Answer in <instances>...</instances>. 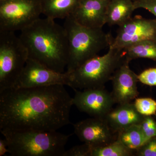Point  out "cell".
I'll return each mask as SVG.
<instances>
[{"label": "cell", "instance_id": "obj_1", "mask_svg": "<svg viewBox=\"0 0 156 156\" xmlns=\"http://www.w3.org/2000/svg\"><path fill=\"white\" fill-rule=\"evenodd\" d=\"M73 105L64 85L12 88L0 92V131H57Z\"/></svg>", "mask_w": 156, "mask_h": 156}, {"label": "cell", "instance_id": "obj_2", "mask_svg": "<svg viewBox=\"0 0 156 156\" xmlns=\"http://www.w3.org/2000/svg\"><path fill=\"white\" fill-rule=\"evenodd\" d=\"M19 37L27 50L29 58L57 72H65L69 46L64 27L48 17L39 18L22 30Z\"/></svg>", "mask_w": 156, "mask_h": 156}, {"label": "cell", "instance_id": "obj_3", "mask_svg": "<svg viewBox=\"0 0 156 156\" xmlns=\"http://www.w3.org/2000/svg\"><path fill=\"white\" fill-rule=\"evenodd\" d=\"M0 131L13 156H63L72 135L57 131Z\"/></svg>", "mask_w": 156, "mask_h": 156}, {"label": "cell", "instance_id": "obj_4", "mask_svg": "<svg viewBox=\"0 0 156 156\" xmlns=\"http://www.w3.org/2000/svg\"><path fill=\"white\" fill-rule=\"evenodd\" d=\"M63 27L69 41V60L66 72L70 73L87 60L98 56L112 40L110 33L102 28H89L77 23L71 15L65 18Z\"/></svg>", "mask_w": 156, "mask_h": 156}, {"label": "cell", "instance_id": "obj_5", "mask_svg": "<svg viewBox=\"0 0 156 156\" xmlns=\"http://www.w3.org/2000/svg\"><path fill=\"white\" fill-rule=\"evenodd\" d=\"M125 60L122 49L109 47L106 54L90 58L71 73H68V86L73 89L82 90L105 87Z\"/></svg>", "mask_w": 156, "mask_h": 156}, {"label": "cell", "instance_id": "obj_6", "mask_svg": "<svg viewBox=\"0 0 156 156\" xmlns=\"http://www.w3.org/2000/svg\"><path fill=\"white\" fill-rule=\"evenodd\" d=\"M28 58L26 48L14 32L0 31V92L14 88Z\"/></svg>", "mask_w": 156, "mask_h": 156}, {"label": "cell", "instance_id": "obj_7", "mask_svg": "<svg viewBox=\"0 0 156 156\" xmlns=\"http://www.w3.org/2000/svg\"><path fill=\"white\" fill-rule=\"evenodd\" d=\"M41 0L0 2V31H21L40 18Z\"/></svg>", "mask_w": 156, "mask_h": 156}, {"label": "cell", "instance_id": "obj_8", "mask_svg": "<svg viewBox=\"0 0 156 156\" xmlns=\"http://www.w3.org/2000/svg\"><path fill=\"white\" fill-rule=\"evenodd\" d=\"M146 40L156 41V19L136 16L119 26L116 35L113 37L109 47L123 49Z\"/></svg>", "mask_w": 156, "mask_h": 156}, {"label": "cell", "instance_id": "obj_9", "mask_svg": "<svg viewBox=\"0 0 156 156\" xmlns=\"http://www.w3.org/2000/svg\"><path fill=\"white\" fill-rule=\"evenodd\" d=\"M69 80V74L66 72H57L28 58L14 88H34L55 85L68 86Z\"/></svg>", "mask_w": 156, "mask_h": 156}, {"label": "cell", "instance_id": "obj_10", "mask_svg": "<svg viewBox=\"0 0 156 156\" xmlns=\"http://www.w3.org/2000/svg\"><path fill=\"white\" fill-rule=\"evenodd\" d=\"M74 90L73 105L93 118L104 119L115 104L111 92L105 87Z\"/></svg>", "mask_w": 156, "mask_h": 156}, {"label": "cell", "instance_id": "obj_11", "mask_svg": "<svg viewBox=\"0 0 156 156\" xmlns=\"http://www.w3.org/2000/svg\"><path fill=\"white\" fill-rule=\"evenodd\" d=\"M75 134L82 142L93 148L107 145L116 140L115 133L104 119L93 118L73 125Z\"/></svg>", "mask_w": 156, "mask_h": 156}, {"label": "cell", "instance_id": "obj_12", "mask_svg": "<svg viewBox=\"0 0 156 156\" xmlns=\"http://www.w3.org/2000/svg\"><path fill=\"white\" fill-rule=\"evenodd\" d=\"M129 62L125 59L114 73L111 80L112 84L111 92L115 103H130L138 96L137 75L130 68Z\"/></svg>", "mask_w": 156, "mask_h": 156}, {"label": "cell", "instance_id": "obj_13", "mask_svg": "<svg viewBox=\"0 0 156 156\" xmlns=\"http://www.w3.org/2000/svg\"><path fill=\"white\" fill-rule=\"evenodd\" d=\"M109 1L80 0L71 16L81 25L89 28H103L106 24L107 9Z\"/></svg>", "mask_w": 156, "mask_h": 156}, {"label": "cell", "instance_id": "obj_14", "mask_svg": "<svg viewBox=\"0 0 156 156\" xmlns=\"http://www.w3.org/2000/svg\"><path fill=\"white\" fill-rule=\"evenodd\" d=\"M144 116L136 110L134 104H119L113 108L105 119L112 130L118 134L120 131L135 125H139Z\"/></svg>", "mask_w": 156, "mask_h": 156}, {"label": "cell", "instance_id": "obj_15", "mask_svg": "<svg viewBox=\"0 0 156 156\" xmlns=\"http://www.w3.org/2000/svg\"><path fill=\"white\" fill-rule=\"evenodd\" d=\"M135 10L132 0H111L107 9L106 23L120 26L131 18Z\"/></svg>", "mask_w": 156, "mask_h": 156}, {"label": "cell", "instance_id": "obj_16", "mask_svg": "<svg viewBox=\"0 0 156 156\" xmlns=\"http://www.w3.org/2000/svg\"><path fill=\"white\" fill-rule=\"evenodd\" d=\"M42 14L55 19H65L71 15L80 0H41Z\"/></svg>", "mask_w": 156, "mask_h": 156}, {"label": "cell", "instance_id": "obj_17", "mask_svg": "<svg viewBox=\"0 0 156 156\" xmlns=\"http://www.w3.org/2000/svg\"><path fill=\"white\" fill-rule=\"evenodd\" d=\"M125 59L146 58L156 60V41L146 40L130 45L122 49Z\"/></svg>", "mask_w": 156, "mask_h": 156}, {"label": "cell", "instance_id": "obj_18", "mask_svg": "<svg viewBox=\"0 0 156 156\" xmlns=\"http://www.w3.org/2000/svg\"><path fill=\"white\" fill-rule=\"evenodd\" d=\"M117 139L126 147L136 151L147 140L139 125H135L124 129L118 133Z\"/></svg>", "mask_w": 156, "mask_h": 156}, {"label": "cell", "instance_id": "obj_19", "mask_svg": "<svg viewBox=\"0 0 156 156\" xmlns=\"http://www.w3.org/2000/svg\"><path fill=\"white\" fill-rule=\"evenodd\" d=\"M133 154L134 151L126 147L117 139L104 146L93 148L90 156H131Z\"/></svg>", "mask_w": 156, "mask_h": 156}, {"label": "cell", "instance_id": "obj_20", "mask_svg": "<svg viewBox=\"0 0 156 156\" xmlns=\"http://www.w3.org/2000/svg\"><path fill=\"white\" fill-rule=\"evenodd\" d=\"M135 108L143 116H151L156 113V101L150 98H136L134 103Z\"/></svg>", "mask_w": 156, "mask_h": 156}, {"label": "cell", "instance_id": "obj_21", "mask_svg": "<svg viewBox=\"0 0 156 156\" xmlns=\"http://www.w3.org/2000/svg\"><path fill=\"white\" fill-rule=\"evenodd\" d=\"M139 125L147 140L156 137V122L151 116H144Z\"/></svg>", "mask_w": 156, "mask_h": 156}, {"label": "cell", "instance_id": "obj_22", "mask_svg": "<svg viewBox=\"0 0 156 156\" xmlns=\"http://www.w3.org/2000/svg\"><path fill=\"white\" fill-rule=\"evenodd\" d=\"M136 154L138 156H156V137L147 140L136 151Z\"/></svg>", "mask_w": 156, "mask_h": 156}, {"label": "cell", "instance_id": "obj_23", "mask_svg": "<svg viewBox=\"0 0 156 156\" xmlns=\"http://www.w3.org/2000/svg\"><path fill=\"white\" fill-rule=\"evenodd\" d=\"M138 81L140 83L151 86H156V68H151L140 73L137 75Z\"/></svg>", "mask_w": 156, "mask_h": 156}, {"label": "cell", "instance_id": "obj_24", "mask_svg": "<svg viewBox=\"0 0 156 156\" xmlns=\"http://www.w3.org/2000/svg\"><path fill=\"white\" fill-rule=\"evenodd\" d=\"M92 149L91 146L84 143L66 150L63 156H90Z\"/></svg>", "mask_w": 156, "mask_h": 156}, {"label": "cell", "instance_id": "obj_25", "mask_svg": "<svg viewBox=\"0 0 156 156\" xmlns=\"http://www.w3.org/2000/svg\"><path fill=\"white\" fill-rule=\"evenodd\" d=\"M134 9H146L156 17V0H137L134 2Z\"/></svg>", "mask_w": 156, "mask_h": 156}, {"label": "cell", "instance_id": "obj_26", "mask_svg": "<svg viewBox=\"0 0 156 156\" xmlns=\"http://www.w3.org/2000/svg\"><path fill=\"white\" fill-rule=\"evenodd\" d=\"M7 153H9L8 143L5 138L0 139V156L5 155Z\"/></svg>", "mask_w": 156, "mask_h": 156}, {"label": "cell", "instance_id": "obj_27", "mask_svg": "<svg viewBox=\"0 0 156 156\" xmlns=\"http://www.w3.org/2000/svg\"><path fill=\"white\" fill-rule=\"evenodd\" d=\"M132 1H133V2H135V1H137V0H132Z\"/></svg>", "mask_w": 156, "mask_h": 156}, {"label": "cell", "instance_id": "obj_28", "mask_svg": "<svg viewBox=\"0 0 156 156\" xmlns=\"http://www.w3.org/2000/svg\"><path fill=\"white\" fill-rule=\"evenodd\" d=\"M5 1V0H0V2H2V1Z\"/></svg>", "mask_w": 156, "mask_h": 156}, {"label": "cell", "instance_id": "obj_29", "mask_svg": "<svg viewBox=\"0 0 156 156\" xmlns=\"http://www.w3.org/2000/svg\"><path fill=\"white\" fill-rule=\"evenodd\" d=\"M107 1H111V0H107Z\"/></svg>", "mask_w": 156, "mask_h": 156}]
</instances>
